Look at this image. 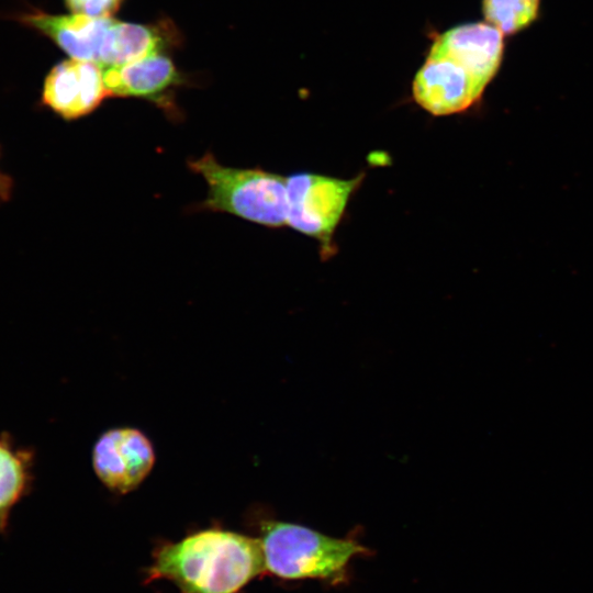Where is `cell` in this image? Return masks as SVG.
Wrapping results in <instances>:
<instances>
[{
  "instance_id": "1",
  "label": "cell",
  "mask_w": 593,
  "mask_h": 593,
  "mask_svg": "<svg viewBox=\"0 0 593 593\" xmlns=\"http://www.w3.org/2000/svg\"><path fill=\"white\" fill-rule=\"evenodd\" d=\"M503 47V33L490 23L449 29L436 38L414 78V100L433 115L467 110L496 74Z\"/></svg>"
},
{
  "instance_id": "2",
  "label": "cell",
  "mask_w": 593,
  "mask_h": 593,
  "mask_svg": "<svg viewBox=\"0 0 593 593\" xmlns=\"http://www.w3.org/2000/svg\"><path fill=\"white\" fill-rule=\"evenodd\" d=\"M265 572L259 538L212 527L159 546L146 582L168 580L180 593H239Z\"/></svg>"
},
{
  "instance_id": "3",
  "label": "cell",
  "mask_w": 593,
  "mask_h": 593,
  "mask_svg": "<svg viewBox=\"0 0 593 593\" xmlns=\"http://www.w3.org/2000/svg\"><path fill=\"white\" fill-rule=\"evenodd\" d=\"M259 540L266 571L283 580L318 579L340 584L347 580L350 560L368 552L354 539L279 521H262Z\"/></svg>"
},
{
  "instance_id": "4",
  "label": "cell",
  "mask_w": 593,
  "mask_h": 593,
  "mask_svg": "<svg viewBox=\"0 0 593 593\" xmlns=\"http://www.w3.org/2000/svg\"><path fill=\"white\" fill-rule=\"evenodd\" d=\"M188 166L208 184L206 198L199 209L228 213L272 228L287 224V177L261 168L224 166L211 153L190 159Z\"/></svg>"
},
{
  "instance_id": "5",
  "label": "cell",
  "mask_w": 593,
  "mask_h": 593,
  "mask_svg": "<svg viewBox=\"0 0 593 593\" xmlns=\"http://www.w3.org/2000/svg\"><path fill=\"white\" fill-rule=\"evenodd\" d=\"M363 175L340 179L312 172L287 177L288 219L293 230L317 239L322 255L332 254L333 234Z\"/></svg>"
},
{
  "instance_id": "6",
  "label": "cell",
  "mask_w": 593,
  "mask_h": 593,
  "mask_svg": "<svg viewBox=\"0 0 593 593\" xmlns=\"http://www.w3.org/2000/svg\"><path fill=\"white\" fill-rule=\"evenodd\" d=\"M108 97L102 67L70 58L48 71L40 104L64 121H76L96 111Z\"/></svg>"
},
{
  "instance_id": "7",
  "label": "cell",
  "mask_w": 593,
  "mask_h": 593,
  "mask_svg": "<svg viewBox=\"0 0 593 593\" xmlns=\"http://www.w3.org/2000/svg\"><path fill=\"white\" fill-rule=\"evenodd\" d=\"M155 452L138 429L123 427L103 433L92 451V465L100 481L110 490L127 493L150 472Z\"/></svg>"
},
{
  "instance_id": "8",
  "label": "cell",
  "mask_w": 593,
  "mask_h": 593,
  "mask_svg": "<svg viewBox=\"0 0 593 593\" xmlns=\"http://www.w3.org/2000/svg\"><path fill=\"white\" fill-rule=\"evenodd\" d=\"M21 24L52 40L70 58L99 65L101 51L112 18L82 14H51L38 9L12 16Z\"/></svg>"
},
{
  "instance_id": "9",
  "label": "cell",
  "mask_w": 593,
  "mask_h": 593,
  "mask_svg": "<svg viewBox=\"0 0 593 593\" xmlns=\"http://www.w3.org/2000/svg\"><path fill=\"white\" fill-rule=\"evenodd\" d=\"M105 87L112 97L139 98L163 109H171V91L181 83V76L172 59L155 53L103 71Z\"/></svg>"
},
{
  "instance_id": "10",
  "label": "cell",
  "mask_w": 593,
  "mask_h": 593,
  "mask_svg": "<svg viewBox=\"0 0 593 593\" xmlns=\"http://www.w3.org/2000/svg\"><path fill=\"white\" fill-rule=\"evenodd\" d=\"M172 33L163 25H145L112 20L101 51L102 68L121 66L170 46Z\"/></svg>"
},
{
  "instance_id": "11",
  "label": "cell",
  "mask_w": 593,
  "mask_h": 593,
  "mask_svg": "<svg viewBox=\"0 0 593 593\" xmlns=\"http://www.w3.org/2000/svg\"><path fill=\"white\" fill-rule=\"evenodd\" d=\"M34 454L7 433H0V536L9 532L15 506L30 494L34 481Z\"/></svg>"
},
{
  "instance_id": "12",
  "label": "cell",
  "mask_w": 593,
  "mask_h": 593,
  "mask_svg": "<svg viewBox=\"0 0 593 593\" xmlns=\"http://www.w3.org/2000/svg\"><path fill=\"white\" fill-rule=\"evenodd\" d=\"M540 0H483V14L503 34L527 27L537 18Z\"/></svg>"
},
{
  "instance_id": "13",
  "label": "cell",
  "mask_w": 593,
  "mask_h": 593,
  "mask_svg": "<svg viewBox=\"0 0 593 593\" xmlns=\"http://www.w3.org/2000/svg\"><path fill=\"white\" fill-rule=\"evenodd\" d=\"M123 0H65L68 10L74 14L91 18H111Z\"/></svg>"
},
{
  "instance_id": "14",
  "label": "cell",
  "mask_w": 593,
  "mask_h": 593,
  "mask_svg": "<svg viewBox=\"0 0 593 593\" xmlns=\"http://www.w3.org/2000/svg\"><path fill=\"white\" fill-rule=\"evenodd\" d=\"M2 156V147L0 145V159ZM15 188V181L14 178L3 171L0 167V205H3L4 203L9 202L12 199L13 192Z\"/></svg>"
}]
</instances>
